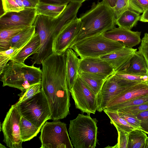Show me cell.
I'll list each match as a JSON object with an SVG mask.
<instances>
[{"mask_svg":"<svg viewBox=\"0 0 148 148\" xmlns=\"http://www.w3.org/2000/svg\"><path fill=\"white\" fill-rule=\"evenodd\" d=\"M41 84H36L29 87L23 92L18 94L20 97L18 101L16 103H19L31 97L41 91Z\"/></svg>","mask_w":148,"mask_h":148,"instance_id":"31","label":"cell"},{"mask_svg":"<svg viewBox=\"0 0 148 148\" xmlns=\"http://www.w3.org/2000/svg\"><path fill=\"white\" fill-rule=\"evenodd\" d=\"M148 110V102L139 105L124 108L118 110V112H125L133 114Z\"/></svg>","mask_w":148,"mask_h":148,"instance_id":"36","label":"cell"},{"mask_svg":"<svg viewBox=\"0 0 148 148\" xmlns=\"http://www.w3.org/2000/svg\"><path fill=\"white\" fill-rule=\"evenodd\" d=\"M21 115L16 104L12 105L1 125L4 136L3 141L10 148H22L20 122Z\"/></svg>","mask_w":148,"mask_h":148,"instance_id":"10","label":"cell"},{"mask_svg":"<svg viewBox=\"0 0 148 148\" xmlns=\"http://www.w3.org/2000/svg\"><path fill=\"white\" fill-rule=\"evenodd\" d=\"M39 137L40 148H73L66 124L59 120L47 121L42 126Z\"/></svg>","mask_w":148,"mask_h":148,"instance_id":"8","label":"cell"},{"mask_svg":"<svg viewBox=\"0 0 148 148\" xmlns=\"http://www.w3.org/2000/svg\"><path fill=\"white\" fill-rule=\"evenodd\" d=\"M35 33L34 25L27 27L11 38L10 41L11 47H16L18 49L23 48Z\"/></svg>","mask_w":148,"mask_h":148,"instance_id":"21","label":"cell"},{"mask_svg":"<svg viewBox=\"0 0 148 148\" xmlns=\"http://www.w3.org/2000/svg\"><path fill=\"white\" fill-rule=\"evenodd\" d=\"M54 18L42 15H37L36 18L33 25L35 32L39 35L40 44L37 52L30 58L34 64H41L44 60L53 53V41L58 33Z\"/></svg>","mask_w":148,"mask_h":148,"instance_id":"6","label":"cell"},{"mask_svg":"<svg viewBox=\"0 0 148 148\" xmlns=\"http://www.w3.org/2000/svg\"><path fill=\"white\" fill-rule=\"evenodd\" d=\"M148 94V83L140 82L116 96L107 105L105 109Z\"/></svg>","mask_w":148,"mask_h":148,"instance_id":"18","label":"cell"},{"mask_svg":"<svg viewBox=\"0 0 148 148\" xmlns=\"http://www.w3.org/2000/svg\"><path fill=\"white\" fill-rule=\"evenodd\" d=\"M140 17V14L128 9L116 19V24L119 27L131 30L136 25Z\"/></svg>","mask_w":148,"mask_h":148,"instance_id":"22","label":"cell"},{"mask_svg":"<svg viewBox=\"0 0 148 148\" xmlns=\"http://www.w3.org/2000/svg\"><path fill=\"white\" fill-rule=\"evenodd\" d=\"M90 115L79 114L70 121L69 135L75 148H95L96 146L98 121Z\"/></svg>","mask_w":148,"mask_h":148,"instance_id":"4","label":"cell"},{"mask_svg":"<svg viewBox=\"0 0 148 148\" xmlns=\"http://www.w3.org/2000/svg\"><path fill=\"white\" fill-rule=\"evenodd\" d=\"M23 48L18 49L16 47H12L7 50L0 51V74L11 59Z\"/></svg>","mask_w":148,"mask_h":148,"instance_id":"29","label":"cell"},{"mask_svg":"<svg viewBox=\"0 0 148 148\" xmlns=\"http://www.w3.org/2000/svg\"><path fill=\"white\" fill-rule=\"evenodd\" d=\"M78 76L90 89L97 95L99 92L106 79L92 74L78 72Z\"/></svg>","mask_w":148,"mask_h":148,"instance_id":"23","label":"cell"},{"mask_svg":"<svg viewBox=\"0 0 148 148\" xmlns=\"http://www.w3.org/2000/svg\"><path fill=\"white\" fill-rule=\"evenodd\" d=\"M41 89L47 100L51 120H59L70 114V92L66 77L65 53H53L44 60Z\"/></svg>","mask_w":148,"mask_h":148,"instance_id":"1","label":"cell"},{"mask_svg":"<svg viewBox=\"0 0 148 148\" xmlns=\"http://www.w3.org/2000/svg\"><path fill=\"white\" fill-rule=\"evenodd\" d=\"M0 148H6L5 146L3 145L1 143H0Z\"/></svg>","mask_w":148,"mask_h":148,"instance_id":"46","label":"cell"},{"mask_svg":"<svg viewBox=\"0 0 148 148\" xmlns=\"http://www.w3.org/2000/svg\"><path fill=\"white\" fill-rule=\"evenodd\" d=\"M67 5H56L39 3L36 9L37 15H42L53 18L58 17Z\"/></svg>","mask_w":148,"mask_h":148,"instance_id":"26","label":"cell"},{"mask_svg":"<svg viewBox=\"0 0 148 148\" xmlns=\"http://www.w3.org/2000/svg\"><path fill=\"white\" fill-rule=\"evenodd\" d=\"M146 134L141 130L136 129L130 132L127 148H145L148 140Z\"/></svg>","mask_w":148,"mask_h":148,"instance_id":"27","label":"cell"},{"mask_svg":"<svg viewBox=\"0 0 148 148\" xmlns=\"http://www.w3.org/2000/svg\"><path fill=\"white\" fill-rule=\"evenodd\" d=\"M117 73L148 75V67L144 57L137 51L133 55L125 69Z\"/></svg>","mask_w":148,"mask_h":148,"instance_id":"19","label":"cell"},{"mask_svg":"<svg viewBox=\"0 0 148 148\" xmlns=\"http://www.w3.org/2000/svg\"><path fill=\"white\" fill-rule=\"evenodd\" d=\"M4 13L19 12L25 8L21 7L14 0H1Z\"/></svg>","mask_w":148,"mask_h":148,"instance_id":"35","label":"cell"},{"mask_svg":"<svg viewBox=\"0 0 148 148\" xmlns=\"http://www.w3.org/2000/svg\"><path fill=\"white\" fill-rule=\"evenodd\" d=\"M10 60L0 74L3 86L17 88L23 92L30 86L41 84L42 71L40 67Z\"/></svg>","mask_w":148,"mask_h":148,"instance_id":"3","label":"cell"},{"mask_svg":"<svg viewBox=\"0 0 148 148\" xmlns=\"http://www.w3.org/2000/svg\"><path fill=\"white\" fill-rule=\"evenodd\" d=\"M79 72L91 73L106 79L115 73L112 67L99 57L80 58Z\"/></svg>","mask_w":148,"mask_h":148,"instance_id":"14","label":"cell"},{"mask_svg":"<svg viewBox=\"0 0 148 148\" xmlns=\"http://www.w3.org/2000/svg\"><path fill=\"white\" fill-rule=\"evenodd\" d=\"M147 102H148V94L115 105L108 109H105L116 111L120 109L127 107L138 106Z\"/></svg>","mask_w":148,"mask_h":148,"instance_id":"30","label":"cell"},{"mask_svg":"<svg viewBox=\"0 0 148 148\" xmlns=\"http://www.w3.org/2000/svg\"><path fill=\"white\" fill-rule=\"evenodd\" d=\"M81 23L79 18H76L63 28L55 38L52 44L53 53L61 55L65 53L77 35Z\"/></svg>","mask_w":148,"mask_h":148,"instance_id":"12","label":"cell"},{"mask_svg":"<svg viewBox=\"0 0 148 148\" xmlns=\"http://www.w3.org/2000/svg\"><path fill=\"white\" fill-rule=\"evenodd\" d=\"M20 128L21 138L23 142L29 141L36 137L41 129L22 116L20 122Z\"/></svg>","mask_w":148,"mask_h":148,"instance_id":"24","label":"cell"},{"mask_svg":"<svg viewBox=\"0 0 148 148\" xmlns=\"http://www.w3.org/2000/svg\"><path fill=\"white\" fill-rule=\"evenodd\" d=\"M118 112L120 116L135 129L142 130L140 121L134 114L125 112Z\"/></svg>","mask_w":148,"mask_h":148,"instance_id":"33","label":"cell"},{"mask_svg":"<svg viewBox=\"0 0 148 148\" xmlns=\"http://www.w3.org/2000/svg\"><path fill=\"white\" fill-rule=\"evenodd\" d=\"M115 75L127 80L148 83V75H142L123 73H116Z\"/></svg>","mask_w":148,"mask_h":148,"instance_id":"37","label":"cell"},{"mask_svg":"<svg viewBox=\"0 0 148 148\" xmlns=\"http://www.w3.org/2000/svg\"><path fill=\"white\" fill-rule=\"evenodd\" d=\"M39 3L56 5H67L69 0H38Z\"/></svg>","mask_w":148,"mask_h":148,"instance_id":"42","label":"cell"},{"mask_svg":"<svg viewBox=\"0 0 148 148\" xmlns=\"http://www.w3.org/2000/svg\"><path fill=\"white\" fill-rule=\"evenodd\" d=\"M141 32L133 31L118 27H114L103 35L108 38L120 42L125 47L132 48L141 42Z\"/></svg>","mask_w":148,"mask_h":148,"instance_id":"15","label":"cell"},{"mask_svg":"<svg viewBox=\"0 0 148 148\" xmlns=\"http://www.w3.org/2000/svg\"><path fill=\"white\" fill-rule=\"evenodd\" d=\"M70 91L76 108L83 113L95 114L97 109V95L78 76Z\"/></svg>","mask_w":148,"mask_h":148,"instance_id":"11","label":"cell"},{"mask_svg":"<svg viewBox=\"0 0 148 148\" xmlns=\"http://www.w3.org/2000/svg\"><path fill=\"white\" fill-rule=\"evenodd\" d=\"M140 82L121 78L115 74L110 76L105 82L97 95V110L103 111L108 104L116 96L131 87Z\"/></svg>","mask_w":148,"mask_h":148,"instance_id":"9","label":"cell"},{"mask_svg":"<svg viewBox=\"0 0 148 148\" xmlns=\"http://www.w3.org/2000/svg\"><path fill=\"white\" fill-rule=\"evenodd\" d=\"M138 51L144 57L148 67V33H146L141 40Z\"/></svg>","mask_w":148,"mask_h":148,"instance_id":"39","label":"cell"},{"mask_svg":"<svg viewBox=\"0 0 148 148\" xmlns=\"http://www.w3.org/2000/svg\"><path fill=\"white\" fill-rule=\"evenodd\" d=\"M22 7L24 8H36L39 3L38 0H14Z\"/></svg>","mask_w":148,"mask_h":148,"instance_id":"41","label":"cell"},{"mask_svg":"<svg viewBox=\"0 0 148 148\" xmlns=\"http://www.w3.org/2000/svg\"><path fill=\"white\" fill-rule=\"evenodd\" d=\"M40 44L39 35L35 32L28 43L16 55L12 58L10 60L24 63L25 60L28 57L37 52Z\"/></svg>","mask_w":148,"mask_h":148,"instance_id":"20","label":"cell"},{"mask_svg":"<svg viewBox=\"0 0 148 148\" xmlns=\"http://www.w3.org/2000/svg\"><path fill=\"white\" fill-rule=\"evenodd\" d=\"M139 21L143 22H148V9L140 16Z\"/></svg>","mask_w":148,"mask_h":148,"instance_id":"44","label":"cell"},{"mask_svg":"<svg viewBox=\"0 0 148 148\" xmlns=\"http://www.w3.org/2000/svg\"><path fill=\"white\" fill-rule=\"evenodd\" d=\"M110 120V123L116 128H119L128 133L135 129L119 114L117 111L104 109L103 110Z\"/></svg>","mask_w":148,"mask_h":148,"instance_id":"28","label":"cell"},{"mask_svg":"<svg viewBox=\"0 0 148 148\" xmlns=\"http://www.w3.org/2000/svg\"><path fill=\"white\" fill-rule=\"evenodd\" d=\"M37 16L36 8H26L19 12L3 13L0 17V29L20 26H32Z\"/></svg>","mask_w":148,"mask_h":148,"instance_id":"13","label":"cell"},{"mask_svg":"<svg viewBox=\"0 0 148 148\" xmlns=\"http://www.w3.org/2000/svg\"><path fill=\"white\" fill-rule=\"evenodd\" d=\"M65 56L66 81L70 90L78 77L80 58L71 48L67 50Z\"/></svg>","mask_w":148,"mask_h":148,"instance_id":"17","label":"cell"},{"mask_svg":"<svg viewBox=\"0 0 148 148\" xmlns=\"http://www.w3.org/2000/svg\"><path fill=\"white\" fill-rule=\"evenodd\" d=\"M118 0H103V1L111 8L115 6Z\"/></svg>","mask_w":148,"mask_h":148,"instance_id":"43","label":"cell"},{"mask_svg":"<svg viewBox=\"0 0 148 148\" xmlns=\"http://www.w3.org/2000/svg\"><path fill=\"white\" fill-rule=\"evenodd\" d=\"M134 114L140 120L142 130L148 134V110Z\"/></svg>","mask_w":148,"mask_h":148,"instance_id":"40","label":"cell"},{"mask_svg":"<svg viewBox=\"0 0 148 148\" xmlns=\"http://www.w3.org/2000/svg\"><path fill=\"white\" fill-rule=\"evenodd\" d=\"M16 105L21 116L41 129L51 119V114L47 98L41 90L31 97Z\"/></svg>","mask_w":148,"mask_h":148,"instance_id":"7","label":"cell"},{"mask_svg":"<svg viewBox=\"0 0 148 148\" xmlns=\"http://www.w3.org/2000/svg\"><path fill=\"white\" fill-rule=\"evenodd\" d=\"M70 2L82 3L84 1L87 0H69Z\"/></svg>","mask_w":148,"mask_h":148,"instance_id":"45","label":"cell"},{"mask_svg":"<svg viewBox=\"0 0 148 148\" xmlns=\"http://www.w3.org/2000/svg\"><path fill=\"white\" fill-rule=\"evenodd\" d=\"M129 9L139 14L148 9V0H129Z\"/></svg>","mask_w":148,"mask_h":148,"instance_id":"32","label":"cell"},{"mask_svg":"<svg viewBox=\"0 0 148 148\" xmlns=\"http://www.w3.org/2000/svg\"><path fill=\"white\" fill-rule=\"evenodd\" d=\"M79 18L81 23L80 28L71 47L85 38L102 34L116 25L112 10L103 1H98L96 3L93 2L91 8L81 14Z\"/></svg>","mask_w":148,"mask_h":148,"instance_id":"2","label":"cell"},{"mask_svg":"<svg viewBox=\"0 0 148 148\" xmlns=\"http://www.w3.org/2000/svg\"><path fill=\"white\" fill-rule=\"evenodd\" d=\"M137 49L124 47L99 58L106 61L113 68L115 73L120 72L126 67Z\"/></svg>","mask_w":148,"mask_h":148,"instance_id":"16","label":"cell"},{"mask_svg":"<svg viewBox=\"0 0 148 148\" xmlns=\"http://www.w3.org/2000/svg\"><path fill=\"white\" fill-rule=\"evenodd\" d=\"M124 47L120 42L108 38L102 34L80 41L70 48L72 49L81 59L99 57Z\"/></svg>","mask_w":148,"mask_h":148,"instance_id":"5","label":"cell"},{"mask_svg":"<svg viewBox=\"0 0 148 148\" xmlns=\"http://www.w3.org/2000/svg\"><path fill=\"white\" fill-rule=\"evenodd\" d=\"M129 0H118L116 5L112 8L116 19L125 10L128 9Z\"/></svg>","mask_w":148,"mask_h":148,"instance_id":"38","label":"cell"},{"mask_svg":"<svg viewBox=\"0 0 148 148\" xmlns=\"http://www.w3.org/2000/svg\"><path fill=\"white\" fill-rule=\"evenodd\" d=\"M116 128L118 133L117 143L113 147H106L127 148L129 133L119 128Z\"/></svg>","mask_w":148,"mask_h":148,"instance_id":"34","label":"cell"},{"mask_svg":"<svg viewBox=\"0 0 148 148\" xmlns=\"http://www.w3.org/2000/svg\"><path fill=\"white\" fill-rule=\"evenodd\" d=\"M28 27L20 26L0 29V51L10 49V41L11 38Z\"/></svg>","mask_w":148,"mask_h":148,"instance_id":"25","label":"cell"}]
</instances>
